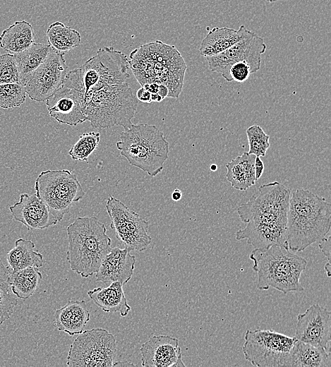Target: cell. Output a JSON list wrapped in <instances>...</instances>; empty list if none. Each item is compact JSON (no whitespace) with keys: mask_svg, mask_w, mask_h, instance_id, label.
<instances>
[{"mask_svg":"<svg viewBox=\"0 0 331 367\" xmlns=\"http://www.w3.org/2000/svg\"><path fill=\"white\" fill-rule=\"evenodd\" d=\"M291 190L278 181L260 186L236 211L246 226L237 231V241L246 239L254 248L272 245L287 247L286 227Z\"/></svg>","mask_w":331,"mask_h":367,"instance_id":"6da1fadb","label":"cell"},{"mask_svg":"<svg viewBox=\"0 0 331 367\" xmlns=\"http://www.w3.org/2000/svg\"><path fill=\"white\" fill-rule=\"evenodd\" d=\"M331 205L304 188L291 193L287 217L286 243L295 253L319 243L330 231Z\"/></svg>","mask_w":331,"mask_h":367,"instance_id":"7a4b0ae2","label":"cell"},{"mask_svg":"<svg viewBox=\"0 0 331 367\" xmlns=\"http://www.w3.org/2000/svg\"><path fill=\"white\" fill-rule=\"evenodd\" d=\"M129 56V68L141 86L150 83L163 84L169 90L167 97H179L186 65L174 46L155 40L141 44Z\"/></svg>","mask_w":331,"mask_h":367,"instance_id":"3957f363","label":"cell"},{"mask_svg":"<svg viewBox=\"0 0 331 367\" xmlns=\"http://www.w3.org/2000/svg\"><path fill=\"white\" fill-rule=\"evenodd\" d=\"M66 233L71 270L85 278L96 273L112 248L105 225L95 216L78 217L67 227Z\"/></svg>","mask_w":331,"mask_h":367,"instance_id":"277c9868","label":"cell"},{"mask_svg":"<svg viewBox=\"0 0 331 367\" xmlns=\"http://www.w3.org/2000/svg\"><path fill=\"white\" fill-rule=\"evenodd\" d=\"M249 258L253 262V270L258 274V289L272 287L283 294L303 291L300 277L307 261L288 248L272 245L254 248Z\"/></svg>","mask_w":331,"mask_h":367,"instance_id":"5b68a950","label":"cell"},{"mask_svg":"<svg viewBox=\"0 0 331 367\" xmlns=\"http://www.w3.org/2000/svg\"><path fill=\"white\" fill-rule=\"evenodd\" d=\"M116 146L130 165L150 176L162 171L169 155V143L164 133L155 125L147 124H132L120 133Z\"/></svg>","mask_w":331,"mask_h":367,"instance_id":"8992f818","label":"cell"},{"mask_svg":"<svg viewBox=\"0 0 331 367\" xmlns=\"http://www.w3.org/2000/svg\"><path fill=\"white\" fill-rule=\"evenodd\" d=\"M85 103L87 121L93 128L100 129L114 126L128 128L138 107V100L126 82L88 93Z\"/></svg>","mask_w":331,"mask_h":367,"instance_id":"52a82bcc","label":"cell"},{"mask_svg":"<svg viewBox=\"0 0 331 367\" xmlns=\"http://www.w3.org/2000/svg\"><path fill=\"white\" fill-rule=\"evenodd\" d=\"M35 190L58 222L85 195L76 175L68 169L42 172L35 180Z\"/></svg>","mask_w":331,"mask_h":367,"instance_id":"ba28073f","label":"cell"},{"mask_svg":"<svg viewBox=\"0 0 331 367\" xmlns=\"http://www.w3.org/2000/svg\"><path fill=\"white\" fill-rule=\"evenodd\" d=\"M85 95L103 87L121 84L129 78L128 59L112 47L100 48L78 68Z\"/></svg>","mask_w":331,"mask_h":367,"instance_id":"9c48e42d","label":"cell"},{"mask_svg":"<svg viewBox=\"0 0 331 367\" xmlns=\"http://www.w3.org/2000/svg\"><path fill=\"white\" fill-rule=\"evenodd\" d=\"M116 351L115 336L106 329L95 327L83 330L70 346L66 366H113Z\"/></svg>","mask_w":331,"mask_h":367,"instance_id":"30bf717a","label":"cell"},{"mask_svg":"<svg viewBox=\"0 0 331 367\" xmlns=\"http://www.w3.org/2000/svg\"><path fill=\"white\" fill-rule=\"evenodd\" d=\"M243 353L246 361L258 367L284 366L295 338L272 330H247Z\"/></svg>","mask_w":331,"mask_h":367,"instance_id":"8fae6325","label":"cell"},{"mask_svg":"<svg viewBox=\"0 0 331 367\" xmlns=\"http://www.w3.org/2000/svg\"><path fill=\"white\" fill-rule=\"evenodd\" d=\"M45 104L49 114L60 124L76 126L87 121L85 90L78 68L66 73L61 85Z\"/></svg>","mask_w":331,"mask_h":367,"instance_id":"7c38bea8","label":"cell"},{"mask_svg":"<svg viewBox=\"0 0 331 367\" xmlns=\"http://www.w3.org/2000/svg\"><path fill=\"white\" fill-rule=\"evenodd\" d=\"M106 210L111 219L110 227L125 248L143 251L150 246L152 238L148 234L149 222L138 213L112 195L107 198Z\"/></svg>","mask_w":331,"mask_h":367,"instance_id":"4fadbf2b","label":"cell"},{"mask_svg":"<svg viewBox=\"0 0 331 367\" xmlns=\"http://www.w3.org/2000/svg\"><path fill=\"white\" fill-rule=\"evenodd\" d=\"M266 48L263 38L247 29L243 37L229 49L205 58L211 71L220 73L227 81H232L229 69L233 64L244 61L254 73L260 68L261 55Z\"/></svg>","mask_w":331,"mask_h":367,"instance_id":"5bb4252c","label":"cell"},{"mask_svg":"<svg viewBox=\"0 0 331 367\" xmlns=\"http://www.w3.org/2000/svg\"><path fill=\"white\" fill-rule=\"evenodd\" d=\"M67 69L64 54L52 49L25 85L28 97L35 102H45L61 85Z\"/></svg>","mask_w":331,"mask_h":367,"instance_id":"9a60e30c","label":"cell"},{"mask_svg":"<svg viewBox=\"0 0 331 367\" xmlns=\"http://www.w3.org/2000/svg\"><path fill=\"white\" fill-rule=\"evenodd\" d=\"M331 313L313 304L297 315L294 337L301 342L327 349L330 342Z\"/></svg>","mask_w":331,"mask_h":367,"instance_id":"2e32d148","label":"cell"},{"mask_svg":"<svg viewBox=\"0 0 331 367\" xmlns=\"http://www.w3.org/2000/svg\"><path fill=\"white\" fill-rule=\"evenodd\" d=\"M145 367L186 366L181 359L179 339L169 335H153L140 349Z\"/></svg>","mask_w":331,"mask_h":367,"instance_id":"e0dca14e","label":"cell"},{"mask_svg":"<svg viewBox=\"0 0 331 367\" xmlns=\"http://www.w3.org/2000/svg\"><path fill=\"white\" fill-rule=\"evenodd\" d=\"M9 210L13 219L24 224L28 230L44 229L58 222L36 193L20 194L19 200L11 205Z\"/></svg>","mask_w":331,"mask_h":367,"instance_id":"ac0fdd59","label":"cell"},{"mask_svg":"<svg viewBox=\"0 0 331 367\" xmlns=\"http://www.w3.org/2000/svg\"><path fill=\"white\" fill-rule=\"evenodd\" d=\"M136 262V256L128 249L119 246L112 248L96 272V281L119 282L124 286L132 277Z\"/></svg>","mask_w":331,"mask_h":367,"instance_id":"d6986e66","label":"cell"},{"mask_svg":"<svg viewBox=\"0 0 331 367\" xmlns=\"http://www.w3.org/2000/svg\"><path fill=\"white\" fill-rule=\"evenodd\" d=\"M90 320V312L84 300H69L56 310L54 324L59 331L73 336L81 333Z\"/></svg>","mask_w":331,"mask_h":367,"instance_id":"ffe728a7","label":"cell"},{"mask_svg":"<svg viewBox=\"0 0 331 367\" xmlns=\"http://www.w3.org/2000/svg\"><path fill=\"white\" fill-rule=\"evenodd\" d=\"M329 349L316 347L295 339L284 364L291 367H330Z\"/></svg>","mask_w":331,"mask_h":367,"instance_id":"44dd1931","label":"cell"},{"mask_svg":"<svg viewBox=\"0 0 331 367\" xmlns=\"http://www.w3.org/2000/svg\"><path fill=\"white\" fill-rule=\"evenodd\" d=\"M90 299L104 312H119L123 317L131 310L124 291V285L119 282H111L105 288L97 287L88 291Z\"/></svg>","mask_w":331,"mask_h":367,"instance_id":"7402d4cb","label":"cell"},{"mask_svg":"<svg viewBox=\"0 0 331 367\" xmlns=\"http://www.w3.org/2000/svg\"><path fill=\"white\" fill-rule=\"evenodd\" d=\"M246 30L243 25H240L238 30L227 27L212 28L200 43V54L207 57L223 52L239 42L243 37Z\"/></svg>","mask_w":331,"mask_h":367,"instance_id":"603a6c76","label":"cell"},{"mask_svg":"<svg viewBox=\"0 0 331 367\" xmlns=\"http://www.w3.org/2000/svg\"><path fill=\"white\" fill-rule=\"evenodd\" d=\"M255 156L247 152L237 156L228 162L226 179L236 190L246 191L257 181L254 162Z\"/></svg>","mask_w":331,"mask_h":367,"instance_id":"cb8c5ba5","label":"cell"},{"mask_svg":"<svg viewBox=\"0 0 331 367\" xmlns=\"http://www.w3.org/2000/svg\"><path fill=\"white\" fill-rule=\"evenodd\" d=\"M32 25L26 20H18L0 35V47L10 54L20 52L34 42Z\"/></svg>","mask_w":331,"mask_h":367,"instance_id":"d4e9b609","label":"cell"},{"mask_svg":"<svg viewBox=\"0 0 331 367\" xmlns=\"http://www.w3.org/2000/svg\"><path fill=\"white\" fill-rule=\"evenodd\" d=\"M35 243L28 239H18L14 247L6 254V260L11 272L28 267H40L44 263L42 254L35 251Z\"/></svg>","mask_w":331,"mask_h":367,"instance_id":"484cf974","label":"cell"},{"mask_svg":"<svg viewBox=\"0 0 331 367\" xmlns=\"http://www.w3.org/2000/svg\"><path fill=\"white\" fill-rule=\"evenodd\" d=\"M52 47L47 44L33 42L23 51L13 54L17 65L20 83L25 86L31 74L44 61Z\"/></svg>","mask_w":331,"mask_h":367,"instance_id":"4316f807","label":"cell"},{"mask_svg":"<svg viewBox=\"0 0 331 367\" xmlns=\"http://www.w3.org/2000/svg\"><path fill=\"white\" fill-rule=\"evenodd\" d=\"M46 35L52 49L64 54L78 47L81 42V35L78 31L59 21L49 25Z\"/></svg>","mask_w":331,"mask_h":367,"instance_id":"83f0119b","label":"cell"},{"mask_svg":"<svg viewBox=\"0 0 331 367\" xmlns=\"http://www.w3.org/2000/svg\"><path fill=\"white\" fill-rule=\"evenodd\" d=\"M42 279L38 267H28L9 274V287L18 299H27L35 291Z\"/></svg>","mask_w":331,"mask_h":367,"instance_id":"f1b7e54d","label":"cell"},{"mask_svg":"<svg viewBox=\"0 0 331 367\" xmlns=\"http://www.w3.org/2000/svg\"><path fill=\"white\" fill-rule=\"evenodd\" d=\"M100 140L98 132L91 131L80 136L77 142L72 145L68 155L73 160L88 163L90 155L97 148Z\"/></svg>","mask_w":331,"mask_h":367,"instance_id":"f546056e","label":"cell"},{"mask_svg":"<svg viewBox=\"0 0 331 367\" xmlns=\"http://www.w3.org/2000/svg\"><path fill=\"white\" fill-rule=\"evenodd\" d=\"M26 95L25 87L20 83L0 84V107H20L25 101Z\"/></svg>","mask_w":331,"mask_h":367,"instance_id":"4dcf8cb0","label":"cell"},{"mask_svg":"<svg viewBox=\"0 0 331 367\" xmlns=\"http://www.w3.org/2000/svg\"><path fill=\"white\" fill-rule=\"evenodd\" d=\"M249 146L248 153L255 157H264L270 148V136L258 125H252L246 130Z\"/></svg>","mask_w":331,"mask_h":367,"instance_id":"1f68e13d","label":"cell"},{"mask_svg":"<svg viewBox=\"0 0 331 367\" xmlns=\"http://www.w3.org/2000/svg\"><path fill=\"white\" fill-rule=\"evenodd\" d=\"M20 83L18 71L13 54L0 55V84Z\"/></svg>","mask_w":331,"mask_h":367,"instance_id":"d6a6232c","label":"cell"},{"mask_svg":"<svg viewBox=\"0 0 331 367\" xmlns=\"http://www.w3.org/2000/svg\"><path fill=\"white\" fill-rule=\"evenodd\" d=\"M17 304L18 300L10 290L0 287V325L10 318Z\"/></svg>","mask_w":331,"mask_h":367,"instance_id":"836d02e7","label":"cell"},{"mask_svg":"<svg viewBox=\"0 0 331 367\" xmlns=\"http://www.w3.org/2000/svg\"><path fill=\"white\" fill-rule=\"evenodd\" d=\"M251 73L250 66L244 61L233 64L229 69V75L231 80L238 83L246 81Z\"/></svg>","mask_w":331,"mask_h":367,"instance_id":"e575fe53","label":"cell"},{"mask_svg":"<svg viewBox=\"0 0 331 367\" xmlns=\"http://www.w3.org/2000/svg\"><path fill=\"white\" fill-rule=\"evenodd\" d=\"M9 274L10 270L8 267L5 266L0 259V287L7 290H10Z\"/></svg>","mask_w":331,"mask_h":367,"instance_id":"d590c367","label":"cell"},{"mask_svg":"<svg viewBox=\"0 0 331 367\" xmlns=\"http://www.w3.org/2000/svg\"><path fill=\"white\" fill-rule=\"evenodd\" d=\"M318 246L327 258V262L330 260V233L318 243Z\"/></svg>","mask_w":331,"mask_h":367,"instance_id":"8d00e7d4","label":"cell"},{"mask_svg":"<svg viewBox=\"0 0 331 367\" xmlns=\"http://www.w3.org/2000/svg\"><path fill=\"white\" fill-rule=\"evenodd\" d=\"M136 96V99L140 102L145 103L152 102L151 93L143 86L137 90Z\"/></svg>","mask_w":331,"mask_h":367,"instance_id":"74e56055","label":"cell"},{"mask_svg":"<svg viewBox=\"0 0 331 367\" xmlns=\"http://www.w3.org/2000/svg\"><path fill=\"white\" fill-rule=\"evenodd\" d=\"M255 175V179L258 181L263 175L264 171V164L260 157H255L254 162Z\"/></svg>","mask_w":331,"mask_h":367,"instance_id":"f35d334b","label":"cell"},{"mask_svg":"<svg viewBox=\"0 0 331 367\" xmlns=\"http://www.w3.org/2000/svg\"><path fill=\"white\" fill-rule=\"evenodd\" d=\"M181 198H182L181 191L178 188L174 189L171 193V199L174 201H179L181 199Z\"/></svg>","mask_w":331,"mask_h":367,"instance_id":"ab89813d","label":"cell"},{"mask_svg":"<svg viewBox=\"0 0 331 367\" xmlns=\"http://www.w3.org/2000/svg\"><path fill=\"white\" fill-rule=\"evenodd\" d=\"M134 364L129 363L128 361H117L113 363V366H133Z\"/></svg>","mask_w":331,"mask_h":367,"instance_id":"60d3db41","label":"cell"},{"mask_svg":"<svg viewBox=\"0 0 331 367\" xmlns=\"http://www.w3.org/2000/svg\"><path fill=\"white\" fill-rule=\"evenodd\" d=\"M325 270L327 275V277L330 276V263L327 262V264L325 265Z\"/></svg>","mask_w":331,"mask_h":367,"instance_id":"b9f144b4","label":"cell"},{"mask_svg":"<svg viewBox=\"0 0 331 367\" xmlns=\"http://www.w3.org/2000/svg\"><path fill=\"white\" fill-rule=\"evenodd\" d=\"M217 169V166L215 164H212L210 167V169L212 172H215Z\"/></svg>","mask_w":331,"mask_h":367,"instance_id":"7bdbcfd3","label":"cell"},{"mask_svg":"<svg viewBox=\"0 0 331 367\" xmlns=\"http://www.w3.org/2000/svg\"><path fill=\"white\" fill-rule=\"evenodd\" d=\"M264 1H266L270 2V3H273V2H275V1H279V0H264Z\"/></svg>","mask_w":331,"mask_h":367,"instance_id":"ee69618b","label":"cell"}]
</instances>
